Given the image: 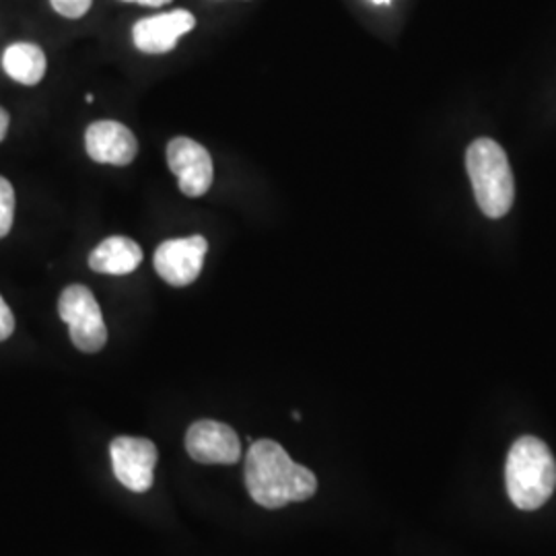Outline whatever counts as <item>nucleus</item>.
<instances>
[{"instance_id": "nucleus-1", "label": "nucleus", "mask_w": 556, "mask_h": 556, "mask_svg": "<svg viewBox=\"0 0 556 556\" xmlns=\"http://www.w3.org/2000/svg\"><path fill=\"white\" fill-rule=\"evenodd\" d=\"M245 486L260 507L280 509L314 497L318 478L309 468L295 464L277 441L260 439L245 457Z\"/></svg>"}, {"instance_id": "nucleus-8", "label": "nucleus", "mask_w": 556, "mask_h": 556, "mask_svg": "<svg viewBox=\"0 0 556 556\" xmlns=\"http://www.w3.org/2000/svg\"><path fill=\"white\" fill-rule=\"evenodd\" d=\"M186 452L199 464H236L241 457V441L225 422L197 420L186 433Z\"/></svg>"}, {"instance_id": "nucleus-12", "label": "nucleus", "mask_w": 556, "mask_h": 556, "mask_svg": "<svg viewBox=\"0 0 556 556\" xmlns=\"http://www.w3.org/2000/svg\"><path fill=\"white\" fill-rule=\"evenodd\" d=\"M2 66L11 79L17 80L21 85L34 87L43 79L48 62L40 46L20 41L4 50Z\"/></svg>"}, {"instance_id": "nucleus-4", "label": "nucleus", "mask_w": 556, "mask_h": 556, "mask_svg": "<svg viewBox=\"0 0 556 556\" xmlns=\"http://www.w3.org/2000/svg\"><path fill=\"white\" fill-rule=\"evenodd\" d=\"M59 314L68 324L71 340L79 351L98 353L103 349V344L108 342V328L100 303L87 287H66L60 295Z\"/></svg>"}, {"instance_id": "nucleus-6", "label": "nucleus", "mask_w": 556, "mask_h": 556, "mask_svg": "<svg viewBox=\"0 0 556 556\" xmlns=\"http://www.w3.org/2000/svg\"><path fill=\"white\" fill-rule=\"evenodd\" d=\"M167 163L172 174L178 176L179 190L186 197L199 199L211 190L215 178L213 160L197 140L188 137L172 140L167 144Z\"/></svg>"}, {"instance_id": "nucleus-19", "label": "nucleus", "mask_w": 556, "mask_h": 556, "mask_svg": "<svg viewBox=\"0 0 556 556\" xmlns=\"http://www.w3.org/2000/svg\"><path fill=\"white\" fill-rule=\"evenodd\" d=\"M96 100V98H93V96H91V93H89V96H85V101H89V103H91V101Z\"/></svg>"}, {"instance_id": "nucleus-16", "label": "nucleus", "mask_w": 556, "mask_h": 556, "mask_svg": "<svg viewBox=\"0 0 556 556\" xmlns=\"http://www.w3.org/2000/svg\"><path fill=\"white\" fill-rule=\"evenodd\" d=\"M9 122H11V118H9L7 110H4V108H0V142L4 140L7 132H9Z\"/></svg>"}, {"instance_id": "nucleus-14", "label": "nucleus", "mask_w": 556, "mask_h": 556, "mask_svg": "<svg viewBox=\"0 0 556 556\" xmlns=\"http://www.w3.org/2000/svg\"><path fill=\"white\" fill-rule=\"evenodd\" d=\"M50 4L62 17L79 20L91 9L93 0H50Z\"/></svg>"}, {"instance_id": "nucleus-18", "label": "nucleus", "mask_w": 556, "mask_h": 556, "mask_svg": "<svg viewBox=\"0 0 556 556\" xmlns=\"http://www.w3.org/2000/svg\"><path fill=\"white\" fill-rule=\"evenodd\" d=\"M376 4H388V2H392V0H374Z\"/></svg>"}, {"instance_id": "nucleus-3", "label": "nucleus", "mask_w": 556, "mask_h": 556, "mask_svg": "<svg viewBox=\"0 0 556 556\" xmlns=\"http://www.w3.org/2000/svg\"><path fill=\"white\" fill-rule=\"evenodd\" d=\"M466 167L480 211L491 219L505 217L516 199V181L503 147L493 139L475 140L466 153Z\"/></svg>"}, {"instance_id": "nucleus-17", "label": "nucleus", "mask_w": 556, "mask_h": 556, "mask_svg": "<svg viewBox=\"0 0 556 556\" xmlns=\"http://www.w3.org/2000/svg\"><path fill=\"white\" fill-rule=\"evenodd\" d=\"M126 2H140V4H147V7H163L172 0H126Z\"/></svg>"}, {"instance_id": "nucleus-10", "label": "nucleus", "mask_w": 556, "mask_h": 556, "mask_svg": "<svg viewBox=\"0 0 556 556\" xmlns=\"http://www.w3.org/2000/svg\"><path fill=\"white\" fill-rule=\"evenodd\" d=\"M194 25L197 20L188 11L163 13L139 21L132 29V40L144 54H167L178 46L184 34L194 29Z\"/></svg>"}, {"instance_id": "nucleus-5", "label": "nucleus", "mask_w": 556, "mask_h": 556, "mask_svg": "<svg viewBox=\"0 0 556 556\" xmlns=\"http://www.w3.org/2000/svg\"><path fill=\"white\" fill-rule=\"evenodd\" d=\"M114 475L132 493H147L155 482L157 447L151 439L116 438L110 445Z\"/></svg>"}, {"instance_id": "nucleus-15", "label": "nucleus", "mask_w": 556, "mask_h": 556, "mask_svg": "<svg viewBox=\"0 0 556 556\" xmlns=\"http://www.w3.org/2000/svg\"><path fill=\"white\" fill-rule=\"evenodd\" d=\"M13 332H15V316L7 305V301L0 298V342L11 337Z\"/></svg>"}, {"instance_id": "nucleus-7", "label": "nucleus", "mask_w": 556, "mask_h": 556, "mask_svg": "<svg viewBox=\"0 0 556 556\" xmlns=\"http://www.w3.org/2000/svg\"><path fill=\"white\" fill-rule=\"evenodd\" d=\"M206 252L208 241L202 236L167 239L155 252V270L172 287H188L200 277Z\"/></svg>"}, {"instance_id": "nucleus-13", "label": "nucleus", "mask_w": 556, "mask_h": 556, "mask_svg": "<svg viewBox=\"0 0 556 556\" xmlns=\"http://www.w3.org/2000/svg\"><path fill=\"white\" fill-rule=\"evenodd\" d=\"M15 219V190L11 181L0 176V239L9 236Z\"/></svg>"}, {"instance_id": "nucleus-9", "label": "nucleus", "mask_w": 556, "mask_h": 556, "mask_svg": "<svg viewBox=\"0 0 556 556\" xmlns=\"http://www.w3.org/2000/svg\"><path fill=\"white\" fill-rule=\"evenodd\" d=\"M85 147L91 160L119 167L132 163L139 151L132 130L114 119L93 122L85 132Z\"/></svg>"}, {"instance_id": "nucleus-11", "label": "nucleus", "mask_w": 556, "mask_h": 556, "mask_svg": "<svg viewBox=\"0 0 556 556\" xmlns=\"http://www.w3.org/2000/svg\"><path fill=\"white\" fill-rule=\"evenodd\" d=\"M142 262V250L135 239L114 236L103 239L100 245L91 252L89 266L100 275H130Z\"/></svg>"}, {"instance_id": "nucleus-2", "label": "nucleus", "mask_w": 556, "mask_h": 556, "mask_svg": "<svg viewBox=\"0 0 556 556\" xmlns=\"http://www.w3.org/2000/svg\"><path fill=\"white\" fill-rule=\"evenodd\" d=\"M505 484L517 509H540L556 489V462L551 447L532 435L517 439L505 462Z\"/></svg>"}]
</instances>
